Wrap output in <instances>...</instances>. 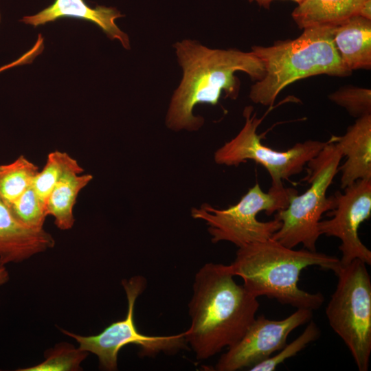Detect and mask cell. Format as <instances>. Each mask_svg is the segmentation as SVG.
<instances>
[{
  "mask_svg": "<svg viewBox=\"0 0 371 371\" xmlns=\"http://www.w3.org/2000/svg\"><path fill=\"white\" fill-rule=\"evenodd\" d=\"M229 265L208 262L195 274L186 341L199 360L236 344L256 318L259 302L237 284Z\"/></svg>",
  "mask_w": 371,
  "mask_h": 371,
  "instance_id": "obj_1",
  "label": "cell"
},
{
  "mask_svg": "<svg viewBox=\"0 0 371 371\" xmlns=\"http://www.w3.org/2000/svg\"><path fill=\"white\" fill-rule=\"evenodd\" d=\"M175 48L183 76L171 98L166 122L175 131H196L203 124L202 117L193 115L196 104L215 105L223 91L236 99L240 87L236 71L256 81L265 74L262 61L251 51L210 49L191 40L177 42Z\"/></svg>",
  "mask_w": 371,
  "mask_h": 371,
  "instance_id": "obj_2",
  "label": "cell"
},
{
  "mask_svg": "<svg viewBox=\"0 0 371 371\" xmlns=\"http://www.w3.org/2000/svg\"><path fill=\"white\" fill-rule=\"evenodd\" d=\"M339 259L307 249H293L271 238L238 247L229 264L234 276L243 280V286L256 297L265 295L297 308L317 310L322 305V293H309L298 286L301 271L318 266L335 272Z\"/></svg>",
  "mask_w": 371,
  "mask_h": 371,
  "instance_id": "obj_3",
  "label": "cell"
},
{
  "mask_svg": "<svg viewBox=\"0 0 371 371\" xmlns=\"http://www.w3.org/2000/svg\"><path fill=\"white\" fill-rule=\"evenodd\" d=\"M302 30L303 32L295 39L278 41L269 47H251L265 69L263 78L251 87L249 98L254 103L272 106L283 89L307 77L351 74L334 45L332 27Z\"/></svg>",
  "mask_w": 371,
  "mask_h": 371,
  "instance_id": "obj_4",
  "label": "cell"
},
{
  "mask_svg": "<svg viewBox=\"0 0 371 371\" xmlns=\"http://www.w3.org/2000/svg\"><path fill=\"white\" fill-rule=\"evenodd\" d=\"M342 157L335 143L329 140L306 164L308 175L304 180L311 186L302 194L293 192L287 207L275 214L281 226L272 239L289 248L302 244L305 249L316 251V243L321 236L319 222L322 214L335 206L333 196H326L327 190L339 171Z\"/></svg>",
  "mask_w": 371,
  "mask_h": 371,
  "instance_id": "obj_5",
  "label": "cell"
},
{
  "mask_svg": "<svg viewBox=\"0 0 371 371\" xmlns=\"http://www.w3.org/2000/svg\"><path fill=\"white\" fill-rule=\"evenodd\" d=\"M295 190L271 186L265 192L256 183L236 204L226 209H217L204 203L192 208L191 216L205 221L213 243L227 241L240 247L271 238L280 229L281 222L276 218L260 221L257 214L265 211L271 215L285 209L291 194Z\"/></svg>",
  "mask_w": 371,
  "mask_h": 371,
  "instance_id": "obj_6",
  "label": "cell"
},
{
  "mask_svg": "<svg viewBox=\"0 0 371 371\" xmlns=\"http://www.w3.org/2000/svg\"><path fill=\"white\" fill-rule=\"evenodd\" d=\"M336 289L326 308L330 326L349 349L359 371H367L371 353V280L359 259L334 272Z\"/></svg>",
  "mask_w": 371,
  "mask_h": 371,
  "instance_id": "obj_7",
  "label": "cell"
},
{
  "mask_svg": "<svg viewBox=\"0 0 371 371\" xmlns=\"http://www.w3.org/2000/svg\"><path fill=\"white\" fill-rule=\"evenodd\" d=\"M122 286L126 294L128 310L126 317L111 323L95 335L82 336L65 330L62 332L75 339L79 348L95 354L101 368L113 371L117 368V355L122 348L128 344L139 346L141 357H153L159 352L175 354L188 346L186 331L173 335L150 336L139 333L134 321V307L137 297L146 286V279L135 276L123 280Z\"/></svg>",
  "mask_w": 371,
  "mask_h": 371,
  "instance_id": "obj_8",
  "label": "cell"
},
{
  "mask_svg": "<svg viewBox=\"0 0 371 371\" xmlns=\"http://www.w3.org/2000/svg\"><path fill=\"white\" fill-rule=\"evenodd\" d=\"M253 111L251 106L245 108L243 127L233 139L215 151L214 161L218 165L236 166L252 160L267 170L272 186H284L282 181L300 173L328 142L309 139L297 142L285 151L273 150L262 144L261 137L257 133L262 119Z\"/></svg>",
  "mask_w": 371,
  "mask_h": 371,
  "instance_id": "obj_9",
  "label": "cell"
},
{
  "mask_svg": "<svg viewBox=\"0 0 371 371\" xmlns=\"http://www.w3.org/2000/svg\"><path fill=\"white\" fill-rule=\"evenodd\" d=\"M333 196L334 208L328 212L331 218L320 221V235L334 236L341 240V265H346L355 259L371 265V251L361 242L358 230L360 225L371 215V179H360L337 192Z\"/></svg>",
  "mask_w": 371,
  "mask_h": 371,
  "instance_id": "obj_10",
  "label": "cell"
},
{
  "mask_svg": "<svg viewBox=\"0 0 371 371\" xmlns=\"http://www.w3.org/2000/svg\"><path fill=\"white\" fill-rule=\"evenodd\" d=\"M313 311L297 308L289 317L272 320L261 315L256 317L243 337L223 353L214 370L236 371L251 368L269 358L286 344L289 334L309 322Z\"/></svg>",
  "mask_w": 371,
  "mask_h": 371,
  "instance_id": "obj_11",
  "label": "cell"
},
{
  "mask_svg": "<svg viewBox=\"0 0 371 371\" xmlns=\"http://www.w3.org/2000/svg\"><path fill=\"white\" fill-rule=\"evenodd\" d=\"M44 229L27 227L17 221L0 199V266L20 262L54 246Z\"/></svg>",
  "mask_w": 371,
  "mask_h": 371,
  "instance_id": "obj_12",
  "label": "cell"
},
{
  "mask_svg": "<svg viewBox=\"0 0 371 371\" xmlns=\"http://www.w3.org/2000/svg\"><path fill=\"white\" fill-rule=\"evenodd\" d=\"M124 16L114 8L89 6L84 0H55L38 13L23 17L21 21L34 27L65 17L79 19L95 23L111 39H117L126 49L130 48L128 35L120 30L115 21Z\"/></svg>",
  "mask_w": 371,
  "mask_h": 371,
  "instance_id": "obj_13",
  "label": "cell"
},
{
  "mask_svg": "<svg viewBox=\"0 0 371 371\" xmlns=\"http://www.w3.org/2000/svg\"><path fill=\"white\" fill-rule=\"evenodd\" d=\"M330 140L346 157L338 168L341 172V188L360 179H371V114L357 118L344 135L333 136Z\"/></svg>",
  "mask_w": 371,
  "mask_h": 371,
  "instance_id": "obj_14",
  "label": "cell"
},
{
  "mask_svg": "<svg viewBox=\"0 0 371 371\" xmlns=\"http://www.w3.org/2000/svg\"><path fill=\"white\" fill-rule=\"evenodd\" d=\"M334 45L350 71L371 68V20L354 16L332 27Z\"/></svg>",
  "mask_w": 371,
  "mask_h": 371,
  "instance_id": "obj_15",
  "label": "cell"
},
{
  "mask_svg": "<svg viewBox=\"0 0 371 371\" xmlns=\"http://www.w3.org/2000/svg\"><path fill=\"white\" fill-rule=\"evenodd\" d=\"M366 0H302L291 16L297 25L304 29L317 26H336L359 15Z\"/></svg>",
  "mask_w": 371,
  "mask_h": 371,
  "instance_id": "obj_16",
  "label": "cell"
},
{
  "mask_svg": "<svg viewBox=\"0 0 371 371\" xmlns=\"http://www.w3.org/2000/svg\"><path fill=\"white\" fill-rule=\"evenodd\" d=\"M93 179L90 174L70 171L56 183L45 203L47 215L53 216L61 230L71 229L74 223V207L80 192Z\"/></svg>",
  "mask_w": 371,
  "mask_h": 371,
  "instance_id": "obj_17",
  "label": "cell"
},
{
  "mask_svg": "<svg viewBox=\"0 0 371 371\" xmlns=\"http://www.w3.org/2000/svg\"><path fill=\"white\" fill-rule=\"evenodd\" d=\"M38 167L25 156L0 166V199L9 205L16 200L32 183Z\"/></svg>",
  "mask_w": 371,
  "mask_h": 371,
  "instance_id": "obj_18",
  "label": "cell"
},
{
  "mask_svg": "<svg viewBox=\"0 0 371 371\" xmlns=\"http://www.w3.org/2000/svg\"><path fill=\"white\" fill-rule=\"evenodd\" d=\"M84 172V169L76 159L65 152L56 150L48 154L46 163L41 171L34 177L32 186L45 204L56 183L66 172Z\"/></svg>",
  "mask_w": 371,
  "mask_h": 371,
  "instance_id": "obj_19",
  "label": "cell"
},
{
  "mask_svg": "<svg viewBox=\"0 0 371 371\" xmlns=\"http://www.w3.org/2000/svg\"><path fill=\"white\" fill-rule=\"evenodd\" d=\"M14 217L24 225L43 229L47 215L45 205L31 185L16 200L7 205Z\"/></svg>",
  "mask_w": 371,
  "mask_h": 371,
  "instance_id": "obj_20",
  "label": "cell"
},
{
  "mask_svg": "<svg viewBox=\"0 0 371 371\" xmlns=\"http://www.w3.org/2000/svg\"><path fill=\"white\" fill-rule=\"evenodd\" d=\"M87 352L69 344H60L45 353V360L21 371L79 370Z\"/></svg>",
  "mask_w": 371,
  "mask_h": 371,
  "instance_id": "obj_21",
  "label": "cell"
},
{
  "mask_svg": "<svg viewBox=\"0 0 371 371\" xmlns=\"http://www.w3.org/2000/svg\"><path fill=\"white\" fill-rule=\"evenodd\" d=\"M320 336V330L314 322H310L302 333L289 344H286L279 352L273 357L252 366L251 371H272L286 359L295 356L308 344Z\"/></svg>",
  "mask_w": 371,
  "mask_h": 371,
  "instance_id": "obj_22",
  "label": "cell"
},
{
  "mask_svg": "<svg viewBox=\"0 0 371 371\" xmlns=\"http://www.w3.org/2000/svg\"><path fill=\"white\" fill-rule=\"evenodd\" d=\"M328 98L336 104L346 109L355 117L371 114L370 89L344 87L330 93Z\"/></svg>",
  "mask_w": 371,
  "mask_h": 371,
  "instance_id": "obj_23",
  "label": "cell"
},
{
  "mask_svg": "<svg viewBox=\"0 0 371 371\" xmlns=\"http://www.w3.org/2000/svg\"><path fill=\"white\" fill-rule=\"evenodd\" d=\"M359 16L371 20V0H366L362 5Z\"/></svg>",
  "mask_w": 371,
  "mask_h": 371,
  "instance_id": "obj_24",
  "label": "cell"
},
{
  "mask_svg": "<svg viewBox=\"0 0 371 371\" xmlns=\"http://www.w3.org/2000/svg\"><path fill=\"white\" fill-rule=\"evenodd\" d=\"M9 280L8 272L5 266H0V286Z\"/></svg>",
  "mask_w": 371,
  "mask_h": 371,
  "instance_id": "obj_25",
  "label": "cell"
},
{
  "mask_svg": "<svg viewBox=\"0 0 371 371\" xmlns=\"http://www.w3.org/2000/svg\"><path fill=\"white\" fill-rule=\"evenodd\" d=\"M273 0H249V2L256 1L258 5L260 6H262L265 8H269L271 3ZM294 2H296L297 3H300L302 0H291Z\"/></svg>",
  "mask_w": 371,
  "mask_h": 371,
  "instance_id": "obj_26",
  "label": "cell"
},
{
  "mask_svg": "<svg viewBox=\"0 0 371 371\" xmlns=\"http://www.w3.org/2000/svg\"><path fill=\"white\" fill-rule=\"evenodd\" d=\"M0 21H1V14H0ZM5 69H6L5 66H4L3 67L0 68V72L1 71H3V70Z\"/></svg>",
  "mask_w": 371,
  "mask_h": 371,
  "instance_id": "obj_27",
  "label": "cell"
}]
</instances>
